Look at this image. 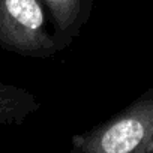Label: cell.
Returning <instances> with one entry per match:
<instances>
[{
  "instance_id": "obj_1",
  "label": "cell",
  "mask_w": 153,
  "mask_h": 153,
  "mask_svg": "<svg viewBox=\"0 0 153 153\" xmlns=\"http://www.w3.org/2000/svg\"><path fill=\"white\" fill-rule=\"evenodd\" d=\"M68 153H153V87L107 120L75 134Z\"/></svg>"
},
{
  "instance_id": "obj_2",
  "label": "cell",
  "mask_w": 153,
  "mask_h": 153,
  "mask_svg": "<svg viewBox=\"0 0 153 153\" xmlns=\"http://www.w3.org/2000/svg\"><path fill=\"white\" fill-rule=\"evenodd\" d=\"M0 47L32 59H50L60 51L47 30L41 0H0Z\"/></svg>"
},
{
  "instance_id": "obj_3",
  "label": "cell",
  "mask_w": 153,
  "mask_h": 153,
  "mask_svg": "<svg viewBox=\"0 0 153 153\" xmlns=\"http://www.w3.org/2000/svg\"><path fill=\"white\" fill-rule=\"evenodd\" d=\"M54 21V39L60 50L80 33L86 21V0H44Z\"/></svg>"
},
{
  "instance_id": "obj_4",
  "label": "cell",
  "mask_w": 153,
  "mask_h": 153,
  "mask_svg": "<svg viewBox=\"0 0 153 153\" xmlns=\"http://www.w3.org/2000/svg\"><path fill=\"white\" fill-rule=\"evenodd\" d=\"M41 110L38 96L20 86L0 81V126H15Z\"/></svg>"
}]
</instances>
